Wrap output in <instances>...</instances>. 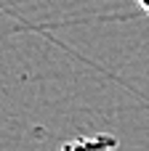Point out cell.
<instances>
[{"label": "cell", "mask_w": 149, "mask_h": 151, "mask_svg": "<svg viewBox=\"0 0 149 151\" xmlns=\"http://www.w3.org/2000/svg\"><path fill=\"white\" fill-rule=\"evenodd\" d=\"M136 3L141 5V11H144V13H147V16H149V0H136Z\"/></svg>", "instance_id": "6da1fadb"}]
</instances>
